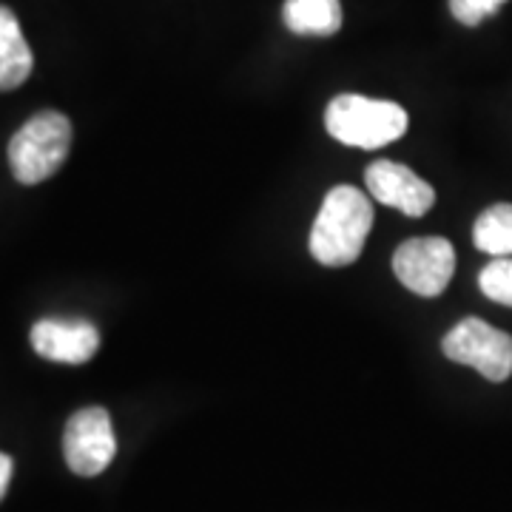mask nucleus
<instances>
[{
	"label": "nucleus",
	"instance_id": "obj_5",
	"mask_svg": "<svg viewBox=\"0 0 512 512\" xmlns=\"http://www.w3.org/2000/svg\"><path fill=\"white\" fill-rule=\"evenodd\" d=\"M117 456V439L106 407H83L63 430V458L83 478L100 476Z\"/></svg>",
	"mask_w": 512,
	"mask_h": 512
},
{
	"label": "nucleus",
	"instance_id": "obj_2",
	"mask_svg": "<svg viewBox=\"0 0 512 512\" xmlns=\"http://www.w3.org/2000/svg\"><path fill=\"white\" fill-rule=\"evenodd\" d=\"M407 111L393 100H373L362 94H339L328 103L325 126L330 137L350 148H382L407 131Z\"/></svg>",
	"mask_w": 512,
	"mask_h": 512
},
{
	"label": "nucleus",
	"instance_id": "obj_12",
	"mask_svg": "<svg viewBox=\"0 0 512 512\" xmlns=\"http://www.w3.org/2000/svg\"><path fill=\"white\" fill-rule=\"evenodd\" d=\"M478 288L487 299L512 308V256H495L478 274Z\"/></svg>",
	"mask_w": 512,
	"mask_h": 512
},
{
	"label": "nucleus",
	"instance_id": "obj_10",
	"mask_svg": "<svg viewBox=\"0 0 512 512\" xmlns=\"http://www.w3.org/2000/svg\"><path fill=\"white\" fill-rule=\"evenodd\" d=\"M282 20L293 35L330 37L342 29L339 0H285Z\"/></svg>",
	"mask_w": 512,
	"mask_h": 512
},
{
	"label": "nucleus",
	"instance_id": "obj_14",
	"mask_svg": "<svg viewBox=\"0 0 512 512\" xmlns=\"http://www.w3.org/2000/svg\"><path fill=\"white\" fill-rule=\"evenodd\" d=\"M12 470H15V461H12V456L0 453V501L6 498L9 481H12Z\"/></svg>",
	"mask_w": 512,
	"mask_h": 512
},
{
	"label": "nucleus",
	"instance_id": "obj_9",
	"mask_svg": "<svg viewBox=\"0 0 512 512\" xmlns=\"http://www.w3.org/2000/svg\"><path fill=\"white\" fill-rule=\"evenodd\" d=\"M35 57L26 43L18 18L9 6H0V92L23 86L32 74Z\"/></svg>",
	"mask_w": 512,
	"mask_h": 512
},
{
	"label": "nucleus",
	"instance_id": "obj_8",
	"mask_svg": "<svg viewBox=\"0 0 512 512\" xmlns=\"http://www.w3.org/2000/svg\"><path fill=\"white\" fill-rule=\"evenodd\" d=\"M29 339L37 356L60 365H86L100 348V330L86 319H40Z\"/></svg>",
	"mask_w": 512,
	"mask_h": 512
},
{
	"label": "nucleus",
	"instance_id": "obj_7",
	"mask_svg": "<svg viewBox=\"0 0 512 512\" xmlns=\"http://www.w3.org/2000/svg\"><path fill=\"white\" fill-rule=\"evenodd\" d=\"M365 183L373 200L402 211L404 217H424L436 205L433 185L424 183L416 171H410L402 163L376 160L373 165H367Z\"/></svg>",
	"mask_w": 512,
	"mask_h": 512
},
{
	"label": "nucleus",
	"instance_id": "obj_3",
	"mask_svg": "<svg viewBox=\"0 0 512 512\" xmlns=\"http://www.w3.org/2000/svg\"><path fill=\"white\" fill-rule=\"evenodd\" d=\"M72 151V120L60 111H37L9 140V165L15 180L37 185L55 177Z\"/></svg>",
	"mask_w": 512,
	"mask_h": 512
},
{
	"label": "nucleus",
	"instance_id": "obj_4",
	"mask_svg": "<svg viewBox=\"0 0 512 512\" xmlns=\"http://www.w3.org/2000/svg\"><path fill=\"white\" fill-rule=\"evenodd\" d=\"M441 350L450 362L473 367L490 382H507L512 376V336L478 316L461 319L444 336Z\"/></svg>",
	"mask_w": 512,
	"mask_h": 512
},
{
	"label": "nucleus",
	"instance_id": "obj_1",
	"mask_svg": "<svg viewBox=\"0 0 512 512\" xmlns=\"http://www.w3.org/2000/svg\"><path fill=\"white\" fill-rule=\"evenodd\" d=\"M373 228V205L353 185H336L322 202L311 228V256L328 268L353 265Z\"/></svg>",
	"mask_w": 512,
	"mask_h": 512
},
{
	"label": "nucleus",
	"instance_id": "obj_6",
	"mask_svg": "<svg viewBox=\"0 0 512 512\" xmlns=\"http://www.w3.org/2000/svg\"><path fill=\"white\" fill-rule=\"evenodd\" d=\"M456 271V251L450 239L416 237L402 242L393 254V274L407 291L419 296H439Z\"/></svg>",
	"mask_w": 512,
	"mask_h": 512
},
{
	"label": "nucleus",
	"instance_id": "obj_11",
	"mask_svg": "<svg viewBox=\"0 0 512 512\" xmlns=\"http://www.w3.org/2000/svg\"><path fill=\"white\" fill-rule=\"evenodd\" d=\"M473 242L478 251L495 256H512V205L498 202L487 208L473 225Z\"/></svg>",
	"mask_w": 512,
	"mask_h": 512
},
{
	"label": "nucleus",
	"instance_id": "obj_13",
	"mask_svg": "<svg viewBox=\"0 0 512 512\" xmlns=\"http://www.w3.org/2000/svg\"><path fill=\"white\" fill-rule=\"evenodd\" d=\"M507 0H450V12L464 26H478L504 6Z\"/></svg>",
	"mask_w": 512,
	"mask_h": 512
}]
</instances>
